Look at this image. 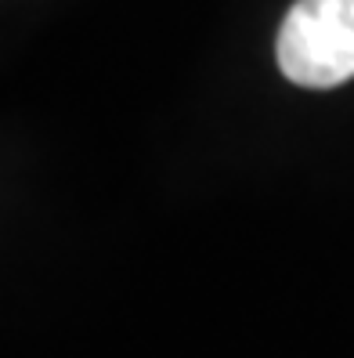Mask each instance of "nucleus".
Returning <instances> with one entry per match:
<instances>
[{"label":"nucleus","instance_id":"1","mask_svg":"<svg viewBox=\"0 0 354 358\" xmlns=\"http://www.w3.org/2000/svg\"><path fill=\"white\" fill-rule=\"evenodd\" d=\"M286 80L329 91L354 80V0H297L275 40Z\"/></svg>","mask_w":354,"mask_h":358}]
</instances>
